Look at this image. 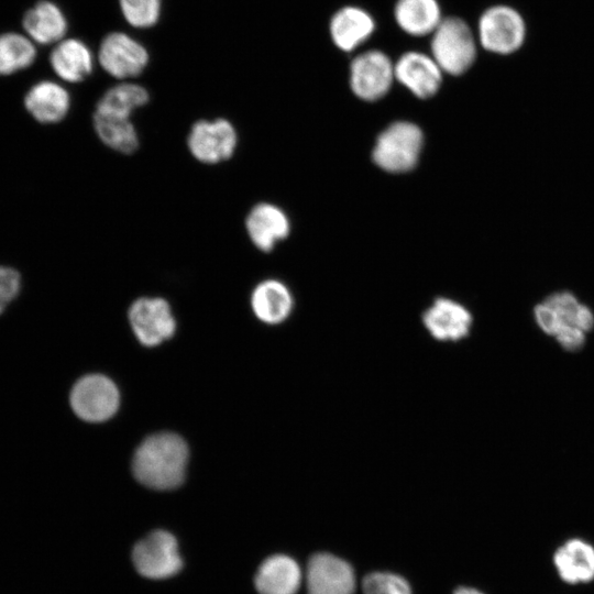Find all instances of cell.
Here are the masks:
<instances>
[{"label":"cell","mask_w":594,"mask_h":594,"mask_svg":"<svg viewBox=\"0 0 594 594\" xmlns=\"http://www.w3.org/2000/svg\"><path fill=\"white\" fill-rule=\"evenodd\" d=\"M301 579V570L295 559L273 554L260 564L254 585L258 594H297Z\"/></svg>","instance_id":"ac0fdd59"},{"label":"cell","mask_w":594,"mask_h":594,"mask_svg":"<svg viewBox=\"0 0 594 594\" xmlns=\"http://www.w3.org/2000/svg\"><path fill=\"white\" fill-rule=\"evenodd\" d=\"M135 570L144 578L164 580L183 568L177 539L166 530H154L140 539L132 550Z\"/></svg>","instance_id":"8992f818"},{"label":"cell","mask_w":594,"mask_h":594,"mask_svg":"<svg viewBox=\"0 0 594 594\" xmlns=\"http://www.w3.org/2000/svg\"><path fill=\"white\" fill-rule=\"evenodd\" d=\"M394 64L382 51L370 50L356 55L350 65V87L364 101H376L391 89Z\"/></svg>","instance_id":"9c48e42d"},{"label":"cell","mask_w":594,"mask_h":594,"mask_svg":"<svg viewBox=\"0 0 594 594\" xmlns=\"http://www.w3.org/2000/svg\"><path fill=\"white\" fill-rule=\"evenodd\" d=\"M189 154L205 165H218L231 160L239 146V133L227 118L199 119L186 136Z\"/></svg>","instance_id":"277c9868"},{"label":"cell","mask_w":594,"mask_h":594,"mask_svg":"<svg viewBox=\"0 0 594 594\" xmlns=\"http://www.w3.org/2000/svg\"><path fill=\"white\" fill-rule=\"evenodd\" d=\"M395 79L420 99L435 96L441 84L443 72L432 56L410 51L394 64Z\"/></svg>","instance_id":"9a60e30c"},{"label":"cell","mask_w":594,"mask_h":594,"mask_svg":"<svg viewBox=\"0 0 594 594\" xmlns=\"http://www.w3.org/2000/svg\"><path fill=\"white\" fill-rule=\"evenodd\" d=\"M431 56L443 73L459 76L476 59L477 44L470 25L458 16L443 18L431 34Z\"/></svg>","instance_id":"7a4b0ae2"},{"label":"cell","mask_w":594,"mask_h":594,"mask_svg":"<svg viewBox=\"0 0 594 594\" xmlns=\"http://www.w3.org/2000/svg\"><path fill=\"white\" fill-rule=\"evenodd\" d=\"M364 594H411L408 581L392 572H372L362 582Z\"/></svg>","instance_id":"4316f807"},{"label":"cell","mask_w":594,"mask_h":594,"mask_svg":"<svg viewBox=\"0 0 594 594\" xmlns=\"http://www.w3.org/2000/svg\"><path fill=\"white\" fill-rule=\"evenodd\" d=\"M92 127L99 141L117 153L131 155L140 146V135L132 118L94 111Z\"/></svg>","instance_id":"7402d4cb"},{"label":"cell","mask_w":594,"mask_h":594,"mask_svg":"<svg viewBox=\"0 0 594 594\" xmlns=\"http://www.w3.org/2000/svg\"><path fill=\"white\" fill-rule=\"evenodd\" d=\"M424 145L421 129L409 121L389 124L376 139L374 163L388 173H406L418 163Z\"/></svg>","instance_id":"3957f363"},{"label":"cell","mask_w":594,"mask_h":594,"mask_svg":"<svg viewBox=\"0 0 594 594\" xmlns=\"http://www.w3.org/2000/svg\"><path fill=\"white\" fill-rule=\"evenodd\" d=\"M37 57V45L23 32L0 34V76H11L30 68Z\"/></svg>","instance_id":"d4e9b609"},{"label":"cell","mask_w":594,"mask_h":594,"mask_svg":"<svg viewBox=\"0 0 594 594\" xmlns=\"http://www.w3.org/2000/svg\"><path fill=\"white\" fill-rule=\"evenodd\" d=\"M69 402L73 411L82 420L101 422L118 410L120 395L116 384L101 374H89L74 385Z\"/></svg>","instance_id":"ba28073f"},{"label":"cell","mask_w":594,"mask_h":594,"mask_svg":"<svg viewBox=\"0 0 594 594\" xmlns=\"http://www.w3.org/2000/svg\"><path fill=\"white\" fill-rule=\"evenodd\" d=\"M535 316L540 328L549 334L556 336L563 327L557 312L544 302L535 308Z\"/></svg>","instance_id":"f546056e"},{"label":"cell","mask_w":594,"mask_h":594,"mask_svg":"<svg viewBox=\"0 0 594 594\" xmlns=\"http://www.w3.org/2000/svg\"><path fill=\"white\" fill-rule=\"evenodd\" d=\"M544 304L557 312L563 326H574L581 304L572 294L568 292L553 294Z\"/></svg>","instance_id":"83f0119b"},{"label":"cell","mask_w":594,"mask_h":594,"mask_svg":"<svg viewBox=\"0 0 594 594\" xmlns=\"http://www.w3.org/2000/svg\"><path fill=\"white\" fill-rule=\"evenodd\" d=\"M20 288L19 272L10 266L0 265V314L16 297Z\"/></svg>","instance_id":"f1b7e54d"},{"label":"cell","mask_w":594,"mask_h":594,"mask_svg":"<svg viewBox=\"0 0 594 594\" xmlns=\"http://www.w3.org/2000/svg\"><path fill=\"white\" fill-rule=\"evenodd\" d=\"M150 92L144 86L131 80L119 81L101 95L94 111L132 118L136 110L150 102Z\"/></svg>","instance_id":"cb8c5ba5"},{"label":"cell","mask_w":594,"mask_h":594,"mask_svg":"<svg viewBox=\"0 0 594 594\" xmlns=\"http://www.w3.org/2000/svg\"><path fill=\"white\" fill-rule=\"evenodd\" d=\"M48 62L53 73L65 84L85 81L95 66V57L88 45L75 37H65L55 44Z\"/></svg>","instance_id":"2e32d148"},{"label":"cell","mask_w":594,"mask_h":594,"mask_svg":"<svg viewBox=\"0 0 594 594\" xmlns=\"http://www.w3.org/2000/svg\"><path fill=\"white\" fill-rule=\"evenodd\" d=\"M244 229L250 242L261 252L270 253L290 233V220L277 205L261 201L248 211Z\"/></svg>","instance_id":"7c38bea8"},{"label":"cell","mask_w":594,"mask_h":594,"mask_svg":"<svg viewBox=\"0 0 594 594\" xmlns=\"http://www.w3.org/2000/svg\"><path fill=\"white\" fill-rule=\"evenodd\" d=\"M129 320L138 340L155 346L173 337L176 322L169 304L161 297H142L129 309Z\"/></svg>","instance_id":"30bf717a"},{"label":"cell","mask_w":594,"mask_h":594,"mask_svg":"<svg viewBox=\"0 0 594 594\" xmlns=\"http://www.w3.org/2000/svg\"><path fill=\"white\" fill-rule=\"evenodd\" d=\"M188 454L187 443L178 435L155 433L138 447L132 471L144 486L160 491L173 490L185 479Z\"/></svg>","instance_id":"6da1fadb"},{"label":"cell","mask_w":594,"mask_h":594,"mask_svg":"<svg viewBox=\"0 0 594 594\" xmlns=\"http://www.w3.org/2000/svg\"><path fill=\"white\" fill-rule=\"evenodd\" d=\"M394 18L397 25L413 36L432 34L443 19L437 0H397Z\"/></svg>","instance_id":"603a6c76"},{"label":"cell","mask_w":594,"mask_h":594,"mask_svg":"<svg viewBox=\"0 0 594 594\" xmlns=\"http://www.w3.org/2000/svg\"><path fill=\"white\" fill-rule=\"evenodd\" d=\"M556 336L559 343L570 351L582 348L585 341L583 331L574 326H563Z\"/></svg>","instance_id":"4dcf8cb0"},{"label":"cell","mask_w":594,"mask_h":594,"mask_svg":"<svg viewBox=\"0 0 594 594\" xmlns=\"http://www.w3.org/2000/svg\"><path fill=\"white\" fill-rule=\"evenodd\" d=\"M251 306L261 321L278 324L292 314L294 298L284 283L275 278H267L254 287L251 295Z\"/></svg>","instance_id":"ffe728a7"},{"label":"cell","mask_w":594,"mask_h":594,"mask_svg":"<svg viewBox=\"0 0 594 594\" xmlns=\"http://www.w3.org/2000/svg\"><path fill=\"white\" fill-rule=\"evenodd\" d=\"M23 106L37 123L57 124L66 119L72 108L68 89L59 81L43 79L33 84L24 95Z\"/></svg>","instance_id":"4fadbf2b"},{"label":"cell","mask_w":594,"mask_h":594,"mask_svg":"<svg viewBox=\"0 0 594 594\" xmlns=\"http://www.w3.org/2000/svg\"><path fill=\"white\" fill-rule=\"evenodd\" d=\"M553 562L566 583H585L594 579V548L581 539H571L561 546L554 552Z\"/></svg>","instance_id":"44dd1931"},{"label":"cell","mask_w":594,"mask_h":594,"mask_svg":"<svg viewBox=\"0 0 594 594\" xmlns=\"http://www.w3.org/2000/svg\"><path fill=\"white\" fill-rule=\"evenodd\" d=\"M375 21L372 15L354 6L338 10L329 23L330 36L334 45L351 52L363 44L374 32Z\"/></svg>","instance_id":"d6986e66"},{"label":"cell","mask_w":594,"mask_h":594,"mask_svg":"<svg viewBox=\"0 0 594 594\" xmlns=\"http://www.w3.org/2000/svg\"><path fill=\"white\" fill-rule=\"evenodd\" d=\"M526 34L525 19L510 6H492L479 19V43L493 54L509 55L517 52L524 45Z\"/></svg>","instance_id":"5b68a950"},{"label":"cell","mask_w":594,"mask_h":594,"mask_svg":"<svg viewBox=\"0 0 594 594\" xmlns=\"http://www.w3.org/2000/svg\"><path fill=\"white\" fill-rule=\"evenodd\" d=\"M127 22L139 29L151 28L160 19L162 0H119Z\"/></svg>","instance_id":"484cf974"},{"label":"cell","mask_w":594,"mask_h":594,"mask_svg":"<svg viewBox=\"0 0 594 594\" xmlns=\"http://www.w3.org/2000/svg\"><path fill=\"white\" fill-rule=\"evenodd\" d=\"M453 594H484V593H482L481 591L474 587L460 586L453 592Z\"/></svg>","instance_id":"d6a6232c"},{"label":"cell","mask_w":594,"mask_h":594,"mask_svg":"<svg viewBox=\"0 0 594 594\" xmlns=\"http://www.w3.org/2000/svg\"><path fill=\"white\" fill-rule=\"evenodd\" d=\"M97 61L109 76L127 81L144 72L150 54L145 46L130 35L111 32L100 42Z\"/></svg>","instance_id":"52a82bcc"},{"label":"cell","mask_w":594,"mask_h":594,"mask_svg":"<svg viewBox=\"0 0 594 594\" xmlns=\"http://www.w3.org/2000/svg\"><path fill=\"white\" fill-rule=\"evenodd\" d=\"M23 33L36 45H55L65 38L68 22L63 10L53 1L40 0L22 16Z\"/></svg>","instance_id":"e0dca14e"},{"label":"cell","mask_w":594,"mask_h":594,"mask_svg":"<svg viewBox=\"0 0 594 594\" xmlns=\"http://www.w3.org/2000/svg\"><path fill=\"white\" fill-rule=\"evenodd\" d=\"M594 326V316L588 307L581 305L575 318L574 327L582 331H588Z\"/></svg>","instance_id":"1f68e13d"},{"label":"cell","mask_w":594,"mask_h":594,"mask_svg":"<svg viewBox=\"0 0 594 594\" xmlns=\"http://www.w3.org/2000/svg\"><path fill=\"white\" fill-rule=\"evenodd\" d=\"M422 323L433 339L454 342L469 336L473 318L462 304L439 297L422 314Z\"/></svg>","instance_id":"5bb4252c"},{"label":"cell","mask_w":594,"mask_h":594,"mask_svg":"<svg viewBox=\"0 0 594 594\" xmlns=\"http://www.w3.org/2000/svg\"><path fill=\"white\" fill-rule=\"evenodd\" d=\"M307 594H353L355 573L350 563L328 552L315 553L306 569Z\"/></svg>","instance_id":"8fae6325"}]
</instances>
